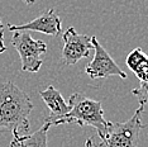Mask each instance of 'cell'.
<instances>
[{"mask_svg": "<svg viewBox=\"0 0 148 147\" xmlns=\"http://www.w3.org/2000/svg\"><path fill=\"white\" fill-rule=\"evenodd\" d=\"M32 110L33 103L27 93L12 81L0 84V128L9 129L13 137L27 135Z\"/></svg>", "mask_w": 148, "mask_h": 147, "instance_id": "6da1fadb", "label": "cell"}, {"mask_svg": "<svg viewBox=\"0 0 148 147\" xmlns=\"http://www.w3.org/2000/svg\"><path fill=\"white\" fill-rule=\"evenodd\" d=\"M67 104L70 105V112L62 118L53 122L52 126L76 123L81 127L89 126L95 128L100 139L105 136L109 121L104 118V109L101 106V103L87 98L80 93H73L70 96Z\"/></svg>", "mask_w": 148, "mask_h": 147, "instance_id": "7a4b0ae2", "label": "cell"}, {"mask_svg": "<svg viewBox=\"0 0 148 147\" xmlns=\"http://www.w3.org/2000/svg\"><path fill=\"white\" fill-rule=\"evenodd\" d=\"M144 106L139 105L132 118L127 122H109L105 136L92 147H137L143 128L142 114Z\"/></svg>", "mask_w": 148, "mask_h": 147, "instance_id": "3957f363", "label": "cell"}, {"mask_svg": "<svg viewBox=\"0 0 148 147\" xmlns=\"http://www.w3.org/2000/svg\"><path fill=\"white\" fill-rule=\"evenodd\" d=\"M12 43L19 53L23 72H38L43 65L42 56L47 52V45L41 39H34L27 31L14 32Z\"/></svg>", "mask_w": 148, "mask_h": 147, "instance_id": "277c9868", "label": "cell"}, {"mask_svg": "<svg viewBox=\"0 0 148 147\" xmlns=\"http://www.w3.org/2000/svg\"><path fill=\"white\" fill-rule=\"evenodd\" d=\"M91 43L95 55L91 62L85 67V72L87 75L91 79H104L110 76H119L122 79H127V74L110 57V55L99 43L95 36L91 37Z\"/></svg>", "mask_w": 148, "mask_h": 147, "instance_id": "5b68a950", "label": "cell"}, {"mask_svg": "<svg viewBox=\"0 0 148 147\" xmlns=\"http://www.w3.org/2000/svg\"><path fill=\"white\" fill-rule=\"evenodd\" d=\"M63 48H62V61L65 65H75L81 58L90 56V51L94 49L91 43V37L86 34H80L73 27H70L63 33Z\"/></svg>", "mask_w": 148, "mask_h": 147, "instance_id": "8992f818", "label": "cell"}, {"mask_svg": "<svg viewBox=\"0 0 148 147\" xmlns=\"http://www.w3.org/2000/svg\"><path fill=\"white\" fill-rule=\"evenodd\" d=\"M9 31L12 32L34 31L56 37L60 36V33L62 32V23L55 9H47L41 15L37 16L36 19L25 23V24H18V25L9 24Z\"/></svg>", "mask_w": 148, "mask_h": 147, "instance_id": "52a82bcc", "label": "cell"}, {"mask_svg": "<svg viewBox=\"0 0 148 147\" xmlns=\"http://www.w3.org/2000/svg\"><path fill=\"white\" fill-rule=\"evenodd\" d=\"M39 96L46 103L47 108L51 110V115L45 119V123H48L49 126H52L53 122L62 118L63 115H66L70 112V105L65 102L61 93L53 85H49L46 90L39 91Z\"/></svg>", "mask_w": 148, "mask_h": 147, "instance_id": "ba28073f", "label": "cell"}, {"mask_svg": "<svg viewBox=\"0 0 148 147\" xmlns=\"http://www.w3.org/2000/svg\"><path fill=\"white\" fill-rule=\"evenodd\" d=\"M48 123H45L34 133H27L13 138L10 147H47V136L49 129Z\"/></svg>", "mask_w": 148, "mask_h": 147, "instance_id": "9c48e42d", "label": "cell"}, {"mask_svg": "<svg viewBox=\"0 0 148 147\" xmlns=\"http://www.w3.org/2000/svg\"><path fill=\"white\" fill-rule=\"evenodd\" d=\"M127 66L136 74L139 81L148 79V56L142 51V48H134L125 60Z\"/></svg>", "mask_w": 148, "mask_h": 147, "instance_id": "30bf717a", "label": "cell"}, {"mask_svg": "<svg viewBox=\"0 0 148 147\" xmlns=\"http://www.w3.org/2000/svg\"><path fill=\"white\" fill-rule=\"evenodd\" d=\"M132 94L137 98L139 105L144 106V104L148 102V79L140 81V85L132 90Z\"/></svg>", "mask_w": 148, "mask_h": 147, "instance_id": "8fae6325", "label": "cell"}, {"mask_svg": "<svg viewBox=\"0 0 148 147\" xmlns=\"http://www.w3.org/2000/svg\"><path fill=\"white\" fill-rule=\"evenodd\" d=\"M5 45H4V25H3L1 21H0V55L5 52Z\"/></svg>", "mask_w": 148, "mask_h": 147, "instance_id": "7c38bea8", "label": "cell"}, {"mask_svg": "<svg viewBox=\"0 0 148 147\" xmlns=\"http://www.w3.org/2000/svg\"><path fill=\"white\" fill-rule=\"evenodd\" d=\"M94 143H92V139L91 138H87L86 139V143H85V147H92Z\"/></svg>", "mask_w": 148, "mask_h": 147, "instance_id": "4fadbf2b", "label": "cell"}, {"mask_svg": "<svg viewBox=\"0 0 148 147\" xmlns=\"http://www.w3.org/2000/svg\"><path fill=\"white\" fill-rule=\"evenodd\" d=\"M23 1H24L25 4H34L36 0H23Z\"/></svg>", "mask_w": 148, "mask_h": 147, "instance_id": "5bb4252c", "label": "cell"}]
</instances>
